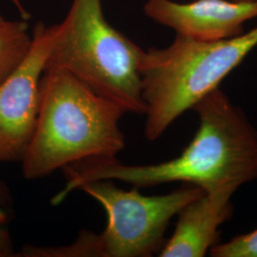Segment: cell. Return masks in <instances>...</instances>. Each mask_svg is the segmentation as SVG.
Returning a JSON list of instances; mask_svg holds the SVG:
<instances>
[{
  "label": "cell",
  "mask_w": 257,
  "mask_h": 257,
  "mask_svg": "<svg viewBox=\"0 0 257 257\" xmlns=\"http://www.w3.org/2000/svg\"><path fill=\"white\" fill-rule=\"evenodd\" d=\"M209 253L212 257H257V229L217 243Z\"/></svg>",
  "instance_id": "obj_10"
},
{
  "label": "cell",
  "mask_w": 257,
  "mask_h": 257,
  "mask_svg": "<svg viewBox=\"0 0 257 257\" xmlns=\"http://www.w3.org/2000/svg\"><path fill=\"white\" fill-rule=\"evenodd\" d=\"M0 18H1V16H0Z\"/></svg>",
  "instance_id": "obj_14"
},
{
  "label": "cell",
  "mask_w": 257,
  "mask_h": 257,
  "mask_svg": "<svg viewBox=\"0 0 257 257\" xmlns=\"http://www.w3.org/2000/svg\"><path fill=\"white\" fill-rule=\"evenodd\" d=\"M193 110L199 117V127L177 157L151 165H124L113 159L70 166L63 190L52 201L58 205L84 184L95 180H117L138 189L181 182L204 193H234L257 179V132L242 109L218 88Z\"/></svg>",
  "instance_id": "obj_1"
},
{
  "label": "cell",
  "mask_w": 257,
  "mask_h": 257,
  "mask_svg": "<svg viewBox=\"0 0 257 257\" xmlns=\"http://www.w3.org/2000/svg\"><path fill=\"white\" fill-rule=\"evenodd\" d=\"M256 47L255 27L215 41L176 35L171 45L144 51L140 74L148 140L161 138L184 112L218 89Z\"/></svg>",
  "instance_id": "obj_3"
},
{
  "label": "cell",
  "mask_w": 257,
  "mask_h": 257,
  "mask_svg": "<svg viewBox=\"0 0 257 257\" xmlns=\"http://www.w3.org/2000/svg\"><path fill=\"white\" fill-rule=\"evenodd\" d=\"M230 192L204 193L178 212L171 238L159 251L160 257H203L219 240V228L229 220L233 207Z\"/></svg>",
  "instance_id": "obj_8"
},
{
  "label": "cell",
  "mask_w": 257,
  "mask_h": 257,
  "mask_svg": "<svg viewBox=\"0 0 257 257\" xmlns=\"http://www.w3.org/2000/svg\"><path fill=\"white\" fill-rule=\"evenodd\" d=\"M60 27L37 23L27 55L0 84V162H21L27 150L37 122L41 78Z\"/></svg>",
  "instance_id": "obj_6"
},
{
  "label": "cell",
  "mask_w": 257,
  "mask_h": 257,
  "mask_svg": "<svg viewBox=\"0 0 257 257\" xmlns=\"http://www.w3.org/2000/svg\"><path fill=\"white\" fill-rule=\"evenodd\" d=\"M235 1H248V0H235Z\"/></svg>",
  "instance_id": "obj_13"
},
{
  "label": "cell",
  "mask_w": 257,
  "mask_h": 257,
  "mask_svg": "<svg viewBox=\"0 0 257 257\" xmlns=\"http://www.w3.org/2000/svg\"><path fill=\"white\" fill-rule=\"evenodd\" d=\"M60 24L46 68L74 75L125 113L145 114L140 74L144 51L110 26L101 0H74Z\"/></svg>",
  "instance_id": "obj_4"
},
{
  "label": "cell",
  "mask_w": 257,
  "mask_h": 257,
  "mask_svg": "<svg viewBox=\"0 0 257 257\" xmlns=\"http://www.w3.org/2000/svg\"><path fill=\"white\" fill-rule=\"evenodd\" d=\"M101 205L107 226L92 234V256L148 257L164 246L172 218L188 203L202 195L195 186H186L162 195L147 196L134 187L125 191L111 180H95L80 188Z\"/></svg>",
  "instance_id": "obj_5"
},
{
  "label": "cell",
  "mask_w": 257,
  "mask_h": 257,
  "mask_svg": "<svg viewBox=\"0 0 257 257\" xmlns=\"http://www.w3.org/2000/svg\"><path fill=\"white\" fill-rule=\"evenodd\" d=\"M144 12L177 35L215 41L242 35L245 23L257 18V0H195L187 4L147 0Z\"/></svg>",
  "instance_id": "obj_7"
},
{
  "label": "cell",
  "mask_w": 257,
  "mask_h": 257,
  "mask_svg": "<svg viewBox=\"0 0 257 257\" xmlns=\"http://www.w3.org/2000/svg\"><path fill=\"white\" fill-rule=\"evenodd\" d=\"M12 1H13V3L15 5H19V3H20V0H12Z\"/></svg>",
  "instance_id": "obj_12"
},
{
  "label": "cell",
  "mask_w": 257,
  "mask_h": 257,
  "mask_svg": "<svg viewBox=\"0 0 257 257\" xmlns=\"http://www.w3.org/2000/svg\"><path fill=\"white\" fill-rule=\"evenodd\" d=\"M32 40L25 20L10 21L0 18V84L23 61Z\"/></svg>",
  "instance_id": "obj_9"
},
{
  "label": "cell",
  "mask_w": 257,
  "mask_h": 257,
  "mask_svg": "<svg viewBox=\"0 0 257 257\" xmlns=\"http://www.w3.org/2000/svg\"><path fill=\"white\" fill-rule=\"evenodd\" d=\"M125 111L65 71L46 68L37 122L21 160L28 180L86 162L109 161L125 148Z\"/></svg>",
  "instance_id": "obj_2"
},
{
  "label": "cell",
  "mask_w": 257,
  "mask_h": 257,
  "mask_svg": "<svg viewBox=\"0 0 257 257\" xmlns=\"http://www.w3.org/2000/svg\"><path fill=\"white\" fill-rule=\"evenodd\" d=\"M7 198L4 187L0 185V257L11 256L13 246L9 231L6 228L8 222V212L6 209Z\"/></svg>",
  "instance_id": "obj_11"
}]
</instances>
